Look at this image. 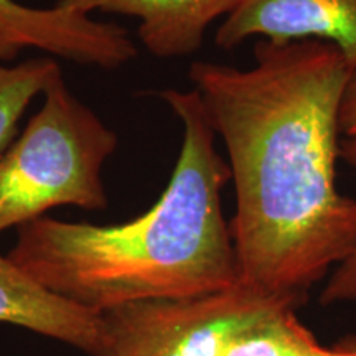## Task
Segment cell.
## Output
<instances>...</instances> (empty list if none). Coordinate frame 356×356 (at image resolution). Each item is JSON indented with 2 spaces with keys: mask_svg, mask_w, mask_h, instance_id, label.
I'll return each mask as SVG.
<instances>
[{
  "mask_svg": "<svg viewBox=\"0 0 356 356\" xmlns=\"http://www.w3.org/2000/svg\"><path fill=\"white\" fill-rule=\"evenodd\" d=\"M351 68L318 40L261 38L249 70L195 61L188 79L228 152L239 282L304 305L356 249V200L337 188Z\"/></svg>",
  "mask_w": 356,
  "mask_h": 356,
  "instance_id": "obj_1",
  "label": "cell"
},
{
  "mask_svg": "<svg viewBox=\"0 0 356 356\" xmlns=\"http://www.w3.org/2000/svg\"><path fill=\"white\" fill-rule=\"evenodd\" d=\"M184 127L165 190L140 216L92 225L42 216L17 228L8 257L35 282L83 309L207 296L239 282L221 190L231 180L195 89L159 92Z\"/></svg>",
  "mask_w": 356,
  "mask_h": 356,
  "instance_id": "obj_2",
  "label": "cell"
},
{
  "mask_svg": "<svg viewBox=\"0 0 356 356\" xmlns=\"http://www.w3.org/2000/svg\"><path fill=\"white\" fill-rule=\"evenodd\" d=\"M24 132L0 155V234L60 207L102 211V181L118 134L78 99L58 73Z\"/></svg>",
  "mask_w": 356,
  "mask_h": 356,
  "instance_id": "obj_3",
  "label": "cell"
},
{
  "mask_svg": "<svg viewBox=\"0 0 356 356\" xmlns=\"http://www.w3.org/2000/svg\"><path fill=\"white\" fill-rule=\"evenodd\" d=\"M279 299L287 297L238 282L191 299L115 307L101 314L99 335L86 356H220L234 325Z\"/></svg>",
  "mask_w": 356,
  "mask_h": 356,
  "instance_id": "obj_4",
  "label": "cell"
},
{
  "mask_svg": "<svg viewBox=\"0 0 356 356\" xmlns=\"http://www.w3.org/2000/svg\"><path fill=\"white\" fill-rule=\"evenodd\" d=\"M29 48L101 70H118L137 56L136 44L121 25L58 6L38 8L0 0V66Z\"/></svg>",
  "mask_w": 356,
  "mask_h": 356,
  "instance_id": "obj_5",
  "label": "cell"
},
{
  "mask_svg": "<svg viewBox=\"0 0 356 356\" xmlns=\"http://www.w3.org/2000/svg\"><path fill=\"white\" fill-rule=\"evenodd\" d=\"M251 37L273 42L318 40L332 43L356 70V0H241L218 26L225 51Z\"/></svg>",
  "mask_w": 356,
  "mask_h": 356,
  "instance_id": "obj_6",
  "label": "cell"
},
{
  "mask_svg": "<svg viewBox=\"0 0 356 356\" xmlns=\"http://www.w3.org/2000/svg\"><path fill=\"white\" fill-rule=\"evenodd\" d=\"M241 0H58L56 6L81 13L104 12L139 19L137 35L157 58L193 55L208 26L228 17Z\"/></svg>",
  "mask_w": 356,
  "mask_h": 356,
  "instance_id": "obj_7",
  "label": "cell"
},
{
  "mask_svg": "<svg viewBox=\"0 0 356 356\" xmlns=\"http://www.w3.org/2000/svg\"><path fill=\"white\" fill-rule=\"evenodd\" d=\"M0 323L61 341L84 355L99 335L101 314L61 299L0 254Z\"/></svg>",
  "mask_w": 356,
  "mask_h": 356,
  "instance_id": "obj_8",
  "label": "cell"
},
{
  "mask_svg": "<svg viewBox=\"0 0 356 356\" xmlns=\"http://www.w3.org/2000/svg\"><path fill=\"white\" fill-rule=\"evenodd\" d=\"M299 304L279 299L243 318L222 341L220 356H343L323 346L297 317Z\"/></svg>",
  "mask_w": 356,
  "mask_h": 356,
  "instance_id": "obj_9",
  "label": "cell"
},
{
  "mask_svg": "<svg viewBox=\"0 0 356 356\" xmlns=\"http://www.w3.org/2000/svg\"><path fill=\"white\" fill-rule=\"evenodd\" d=\"M60 71V65L47 56L0 66V155L17 137L26 108Z\"/></svg>",
  "mask_w": 356,
  "mask_h": 356,
  "instance_id": "obj_10",
  "label": "cell"
},
{
  "mask_svg": "<svg viewBox=\"0 0 356 356\" xmlns=\"http://www.w3.org/2000/svg\"><path fill=\"white\" fill-rule=\"evenodd\" d=\"M340 159L356 170V137H341ZM320 304H356V249L348 259L335 267L320 293Z\"/></svg>",
  "mask_w": 356,
  "mask_h": 356,
  "instance_id": "obj_11",
  "label": "cell"
},
{
  "mask_svg": "<svg viewBox=\"0 0 356 356\" xmlns=\"http://www.w3.org/2000/svg\"><path fill=\"white\" fill-rule=\"evenodd\" d=\"M341 137H356V70L351 71L340 104Z\"/></svg>",
  "mask_w": 356,
  "mask_h": 356,
  "instance_id": "obj_12",
  "label": "cell"
},
{
  "mask_svg": "<svg viewBox=\"0 0 356 356\" xmlns=\"http://www.w3.org/2000/svg\"><path fill=\"white\" fill-rule=\"evenodd\" d=\"M343 356H356V335H346L333 345Z\"/></svg>",
  "mask_w": 356,
  "mask_h": 356,
  "instance_id": "obj_13",
  "label": "cell"
}]
</instances>
